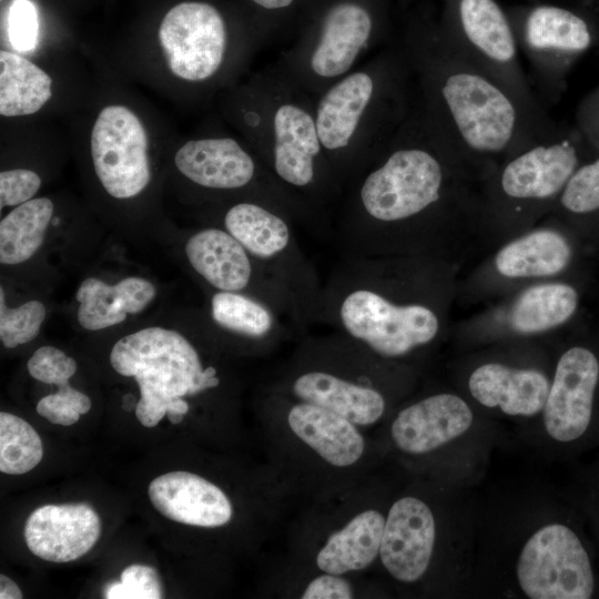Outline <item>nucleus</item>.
Listing matches in <instances>:
<instances>
[{
  "label": "nucleus",
  "mask_w": 599,
  "mask_h": 599,
  "mask_svg": "<svg viewBox=\"0 0 599 599\" xmlns=\"http://www.w3.org/2000/svg\"><path fill=\"white\" fill-rule=\"evenodd\" d=\"M467 164L417 104L380 154L344 190L335 238L341 257L388 256L456 194Z\"/></svg>",
  "instance_id": "nucleus-1"
},
{
  "label": "nucleus",
  "mask_w": 599,
  "mask_h": 599,
  "mask_svg": "<svg viewBox=\"0 0 599 599\" xmlns=\"http://www.w3.org/2000/svg\"><path fill=\"white\" fill-rule=\"evenodd\" d=\"M398 41L420 111L467 166L496 170L499 160L556 134L545 133L505 88L457 51L429 10L410 11Z\"/></svg>",
  "instance_id": "nucleus-2"
},
{
  "label": "nucleus",
  "mask_w": 599,
  "mask_h": 599,
  "mask_svg": "<svg viewBox=\"0 0 599 599\" xmlns=\"http://www.w3.org/2000/svg\"><path fill=\"white\" fill-rule=\"evenodd\" d=\"M221 110L272 175L329 225L343 187L319 140L314 98L274 63L226 89Z\"/></svg>",
  "instance_id": "nucleus-3"
},
{
  "label": "nucleus",
  "mask_w": 599,
  "mask_h": 599,
  "mask_svg": "<svg viewBox=\"0 0 599 599\" xmlns=\"http://www.w3.org/2000/svg\"><path fill=\"white\" fill-rule=\"evenodd\" d=\"M138 35L150 71L193 101L236 84L261 47L232 0H161Z\"/></svg>",
  "instance_id": "nucleus-4"
},
{
  "label": "nucleus",
  "mask_w": 599,
  "mask_h": 599,
  "mask_svg": "<svg viewBox=\"0 0 599 599\" xmlns=\"http://www.w3.org/2000/svg\"><path fill=\"white\" fill-rule=\"evenodd\" d=\"M319 140L343 187L394 138L416 105V85L397 40L314 98Z\"/></svg>",
  "instance_id": "nucleus-5"
},
{
  "label": "nucleus",
  "mask_w": 599,
  "mask_h": 599,
  "mask_svg": "<svg viewBox=\"0 0 599 599\" xmlns=\"http://www.w3.org/2000/svg\"><path fill=\"white\" fill-rule=\"evenodd\" d=\"M386 256L341 257L319 296L316 324L361 343L378 357L398 358L430 344L440 321L435 308L398 294L403 270Z\"/></svg>",
  "instance_id": "nucleus-6"
},
{
  "label": "nucleus",
  "mask_w": 599,
  "mask_h": 599,
  "mask_svg": "<svg viewBox=\"0 0 599 599\" xmlns=\"http://www.w3.org/2000/svg\"><path fill=\"white\" fill-rule=\"evenodd\" d=\"M396 0H311L276 65L315 98L365 57L393 43Z\"/></svg>",
  "instance_id": "nucleus-7"
},
{
  "label": "nucleus",
  "mask_w": 599,
  "mask_h": 599,
  "mask_svg": "<svg viewBox=\"0 0 599 599\" xmlns=\"http://www.w3.org/2000/svg\"><path fill=\"white\" fill-rule=\"evenodd\" d=\"M110 363L118 374L135 378L140 388L135 415L145 427L160 423L173 398L196 395L221 383L217 369L203 367L197 349L183 334L160 326L120 338L111 349Z\"/></svg>",
  "instance_id": "nucleus-8"
},
{
  "label": "nucleus",
  "mask_w": 599,
  "mask_h": 599,
  "mask_svg": "<svg viewBox=\"0 0 599 599\" xmlns=\"http://www.w3.org/2000/svg\"><path fill=\"white\" fill-rule=\"evenodd\" d=\"M221 227L234 236L292 298L298 333L316 324L323 282L295 235V222L258 200L215 202Z\"/></svg>",
  "instance_id": "nucleus-9"
},
{
  "label": "nucleus",
  "mask_w": 599,
  "mask_h": 599,
  "mask_svg": "<svg viewBox=\"0 0 599 599\" xmlns=\"http://www.w3.org/2000/svg\"><path fill=\"white\" fill-rule=\"evenodd\" d=\"M437 21L456 50L505 88L545 133L559 131L524 71L511 20L497 0H443Z\"/></svg>",
  "instance_id": "nucleus-10"
},
{
  "label": "nucleus",
  "mask_w": 599,
  "mask_h": 599,
  "mask_svg": "<svg viewBox=\"0 0 599 599\" xmlns=\"http://www.w3.org/2000/svg\"><path fill=\"white\" fill-rule=\"evenodd\" d=\"M85 140L94 175L110 197L133 200L148 189L158 134L138 103L114 98L100 104Z\"/></svg>",
  "instance_id": "nucleus-11"
},
{
  "label": "nucleus",
  "mask_w": 599,
  "mask_h": 599,
  "mask_svg": "<svg viewBox=\"0 0 599 599\" xmlns=\"http://www.w3.org/2000/svg\"><path fill=\"white\" fill-rule=\"evenodd\" d=\"M506 10L531 70L534 91L548 110L559 99L570 62L592 44V30L579 13L557 4L531 3Z\"/></svg>",
  "instance_id": "nucleus-12"
},
{
  "label": "nucleus",
  "mask_w": 599,
  "mask_h": 599,
  "mask_svg": "<svg viewBox=\"0 0 599 599\" xmlns=\"http://www.w3.org/2000/svg\"><path fill=\"white\" fill-rule=\"evenodd\" d=\"M192 270L215 291L240 292L257 297L277 311L298 333L291 296L246 248L221 226L191 234L184 245Z\"/></svg>",
  "instance_id": "nucleus-13"
},
{
  "label": "nucleus",
  "mask_w": 599,
  "mask_h": 599,
  "mask_svg": "<svg viewBox=\"0 0 599 599\" xmlns=\"http://www.w3.org/2000/svg\"><path fill=\"white\" fill-rule=\"evenodd\" d=\"M517 579L531 599H588L595 590L589 555L577 534L562 524L537 530L517 562Z\"/></svg>",
  "instance_id": "nucleus-14"
},
{
  "label": "nucleus",
  "mask_w": 599,
  "mask_h": 599,
  "mask_svg": "<svg viewBox=\"0 0 599 599\" xmlns=\"http://www.w3.org/2000/svg\"><path fill=\"white\" fill-rule=\"evenodd\" d=\"M579 166L577 144L559 130L504 160L494 187L504 202L544 204L560 196Z\"/></svg>",
  "instance_id": "nucleus-15"
},
{
  "label": "nucleus",
  "mask_w": 599,
  "mask_h": 599,
  "mask_svg": "<svg viewBox=\"0 0 599 599\" xmlns=\"http://www.w3.org/2000/svg\"><path fill=\"white\" fill-rule=\"evenodd\" d=\"M598 380L599 362L591 351L576 346L561 355L542 409L552 439L570 443L585 435Z\"/></svg>",
  "instance_id": "nucleus-16"
},
{
  "label": "nucleus",
  "mask_w": 599,
  "mask_h": 599,
  "mask_svg": "<svg viewBox=\"0 0 599 599\" xmlns=\"http://www.w3.org/2000/svg\"><path fill=\"white\" fill-rule=\"evenodd\" d=\"M23 535L34 556L68 562L91 550L101 535V521L88 504L44 505L29 515Z\"/></svg>",
  "instance_id": "nucleus-17"
},
{
  "label": "nucleus",
  "mask_w": 599,
  "mask_h": 599,
  "mask_svg": "<svg viewBox=\"0 0 599 599\" xmlns=\"http://www.w3.org/2000/svg\"><path fill=\"white\" fill-rule=\"evenodd\" d=\"M435 535L434 516L425 502L398 499L389 509L379 548L386 570L403 582L419 579L429 565Z\"/></svg>",
  "instance_id": "nucleus-18"
},
{
  "label": "nucleus",
  "mask_w": 599,
  "mask_h": 599,
  "mask_svg": "<svg viewBox=\"0 0 599 599\" xmlns=\"http://www.w3.org/2000/svg\"><path fill=\"white\" fill-rule=\"evenodd\" d=\"M292 393L301 400L326 408L357 425L378 420L385 410L383 394L366 374L352 377L336 370L308 368L296 375Z\"/></svg>",
  "instance_id": "nucleus-19"
},
{
  "label": "nucleus",
  "mask_w": 599,
  "mask_h": 599,
  "mask_svg": "<svg viewBox=\"0 0 599 599\" xmlns=\"http://www.w3.org/2000/svg\"><path fill=\"white\" fill-rule=\"evenodd\" d=\"M473 413L460 397L436 394L400 410L392 425L398 448L410 454L434 450L467 432Z\"/></svg>",
  "instance_id": "nucleus-20"
},
{
  "label": "nucleus",
  "mask_w": 599,
  "mask_h": 599,
  "mask_svg": "<svg viewBox=\"0 0 599 599\" xmlns=\"http://www.w3.org/2000/svg\"><path fill=\"white\" fill-rule=\"evenodd\" d=\"M148 494L160 514L181 524L219 527L232 517L226 495L209 480L189 471H171L154 478Z\"/></svg>",
  "instance_id": "nucleus-21"
},
{
  "label": "nucleus",
  "mask_w": 599,
  "mask_h": 599,
  "mask_svg": "<svg viewBox=\"0 0 599 599\" xmlns=\"http://www.w3.org/2000/svg\"><path fill=\"white\" fill-rule=\"evenodd\" d=\"M471 395L481 405L499 407L510 416H532L544 409L549 384L535 369H517L498 363L484 364L469 377Z\"/></svg>",
  "instance_id": "nucleus-22"
},
{
  "label": "nucleus",
  "mask_w": 599,
  "mask_h": 599,
  "mask_svg": "<svg viewBox=\"0 0 599 599\" xmlns=\"http://www.w3.org/2000/svg\"><path fill=\"white\" fill-rule=\"evenodd\" d=\"M287 422L295 435L327 463L346 467L359 459L364 440L348 419L311 403L292 406Z\"/></svg>",
  "instance_id": "nucleus-23"
},
{
  "label": "nucleus",
  "mask_w": 599,
  "mask_h": 599,
  "mask_svg": "<svg viewBox=\"0 0 599 599\" xmlns=\"http://www.w3.org/2000/svg\"><path fill=\"white\" fill-rule=\"evenodd\" d=\"M209 314L216 328L263 345H273L294 331L267 303L240 292L215 291L210 298Z\"/></svg>",
  "instance_id": "nucleus-24"
},
{
  "label": "nucleus",
  "mask_w": 599,
  "mask_h": 599,
  "mask_svg": "<svg viewBox=\"0 0 599 599\" xmlns=\"http://www.w3.org/2000/svg\"><path fill=\"white\" fill-rule=\"evenodd\" d=\"M50 72L21 52L0 50V114L28 118L43 111L55 94Z\"/></svg>",
  "instance_id": "nucleus-25"
},
{
  "label": "nucleus",
  "mask_w": 599,
  "mask_h": 599,
  "mask_svg": "<svg viewBox=\"0 0 599 599\" xmlns=\"http://www.w3.org/2000/svg\"><path fill=\"white\" fill-rule=\"evenodd\" d=\"M385 521L376 510L358 514L328 538L316 557L318 568L326 573L343 575L369 566L379 552Z\"/></svg>",
  "instance_id": "nucleus-26"
},
{
  "label": "nucleus",
  "mask_w": 599,
  "mask_h": 599,
  "mask_svg": "<svg viewBox=\"0 0 599 599\" xmlns=\"http://www.w3.org/2000/svg\"><path fill=\"white\" fill-rule=\"evenodd\" d=\"M570 246L552 230H538L521 236L496 255L498 272L507 277H539L561 272L569 263Z\"/></svg>",
  "instance_id": "nucleus-27"
},
{
  "label": "nucleus",
  "mask_w": 599,
  "mask_h": 599,
  "mask_svg": "<svg viewBox=\"0 0 599 599\" xmlns=\"http://www.w3.org/2000/svg\"><path fill=\"white\" fill-rule=\"evenodd\" d=\"M54 214L49 197H33L14 206L0 222V262L21 264L40 248Z\"/></svg>",
  "instance_id": "nucleus-28"
},
{
  "label": "nucleus",
  "mask_w": 599,
  "mask_h": 599,
  "mask_svg": "<svg viewBox=\"0 0 599 599\" xmlns=\"http://www.w3.org/2000/svg\"><path fill=\"white\" fill-rule=\"evenodd\" d=\"M577 303V293L568 284L536 285L517 298L509 322L519 333L545 332L565 323L575 313Z\"/></svg>",
  "instance_id": "nucleus-29"
},
{
  "label": "nucleus",
  "mask_w": 599,
  "mask_h": 599,
  "mask_svg": "<svg viewBox=\"0 0 599 599\" xmlns=\"http://www.w3.org/2000/svg\"><path fill=\"white\" fill-rule=\"evenodd\" d=\"M42 441L34 428L22 418L0 413V470L21 475L33 469L42 459Z\"/></svg>",
  "instance_id": "nucleus-30"
},
{
  "label": "nucleus",
  "mask_w": 599,
  "mask_h": 599,
  "mask_svg": "<svg viewBox=\"0 0 599 599\" xmlns=\"http://www.w3.org/2000/svg\"><path fill=\"white\" fill-rule=\"evenodd\" d=\"M256 35L261 47L296 29L311 0H232Z\"/></svg>",
  "instance_id": "nucleus-31"
},
{
  "label": "nucleus",
  "mask_w": 599,
  "mask_h": 599,
  "mask_svg": "<svg viewBox=\"0 0 599 599\" xmlns=\"http://www.w3.org/2000/svg\"><path fill=\"white\" fill-rule=\"evenodd\" d=\"M75 300L80 303L77 318L88 331H100L122 323L126 318L121 303L113 298L112 285L88 277L78 287Z\"/></svg>",
  "instance_id": "nucleus-32"
},
{
  "label": "nucleus",
  "mask_w": 599,
  "mask_h": 599,
  "mask_svg": "<svg viewBox=\"0 0 599 599\" xmlns=\"http://www.w3.org/2000/svg\"><path fill=\"white\" fill-rule=\"evenodd\" d=\"M48 4L43 0H6L1 3L2 33L14 51L22 53L35 47Z\"/></svg>",
  "instance_id": "nucleus-33"
},
{
  "label": "nucleus",
  "mask_w": 599,
  "mask_h": 599,
  "mask_svg": "<svg viewBox=\"0 0 599 599\" xmlns=\"http://www.w3.org/2000/svg\"><path fill=\"white\" fill-rule=\"evenodd\" d=\"M3 287L0 288V339L4 347L13 348L34 339L45 318L47 308L37 300L16 308L6 304Z\"/></svg>",
  "instance_id": "nucleus-34"
},
{
  "label": "nucleus",
  "mask_w": 599,
  "mask_h": 599,
  "mask_svg": "<svg viewBox=\"0 0 599 599\" xmlns=\"http://www.w3.org/2000/svg\"><path fill=\"white\" fill-rule=\"evenodd\" d=\"M559 204L573 214L599 210V159L575 171L559 196Z\"/></svg>",
  "instance_id": "nucleus-35"
},
{
  "label": "nucleus",
  "mask_w": 599,
  "mask_h": 599,
  "mask_svg": "<svg viewBox=\"0 0 599 599\" xmlns=\"http://www.w3.org/2000/svg\"><path fill=\"white\" fill-rule=\"evenodd\" d=\"M120 582L111 583L105 592L108 599H160L162 585L154 568L145 565L128 566Z\"/></svg>",
  "instance_id": "nucleus-36"
},
{
  "label": "nucleus",
  "mask_w": 599,
  "mask_h": 599,
  "mask_svg": "<svg viewBox=\"0 0 599 599\" xmlns=\"http://www.w3.org/2000/svg\"><path fill=\"white\" fill-rule=\"evenodd\" d=\"M77 362L53 346L39 347L28 361V372L34 379L59 386L75 374Z\"/></svg>",
  "instance_id": "nucleus-37"
},
{
  "label": "nucleus",
  "mask_w": 599,
  "mask_h": 599,
  "mask_svg": "<svg viewBox=\"0 0 599 599\" xmlns=\"http://www.w3.org/2000/svg\"><path fill=\"white\" fill-rule=\"evenodd\" d=\"M42 185L39 173L27 167H13L0 173V207L18 206L34 197Z\"/></svg>",
  "instance_id": "nucleus-38"
},
{
  "label": "nucleus",
  "mask_w": 599,
  "mask_h": 599,
  "mask_svg": "<svg viewBox=\"0 0 599 599\" xmlns=\"http://www.w3.org/2000/svg\"><path fill=\"white\" fill-rule=\"evenodd\" d=\"M116 298L126 314H139L155 298L156 288L149 280L129 276L112 285Z\"/></svg>",
  "instance_id": "nucleus-39"
},
{
  "label": "nucleus",
  "mask_w": 599,
  "mask_h": 599,
  "mask_svg": "<svg viewBox=\"0 0 599 599\" xmlns=\"http://www.w3.org/2000/svg\"><path fill=\"white\" fill-rule=\"evenodd\" d=\"M303 599H349L353 598L351 585L338 575L326 573L315 578L307 586Z\"/></svg>",
  "instance_id": "nucleus-40"
},
{
  "label": "nucleus",
  "mask_w": 599,
  "mask_h": 599,
  "mask_svg": "<svg viewBox=\"0 0 599 599\" xmlns=\"http://www.w3.org/2000/svg\"><path fill=\"white\" fill-rule=\"evenodd\" d=\"M37 413L50 423L63 426L75 424L80 418V414L59 392L42 397L37 404Z\"/></svg>",
  "instance_id": "nucleus-41"
},
{
  "label": "nucleus",
  "mask_w": 599,
  "mask_h": 599,
  "mask_svg": "<svg viewBox=\"0 0 599 599\" xmlns=\"http://www.w3.org/2000/svg\"><path fill=\"white\" fill-rule=\"evenodd\" d=\"M58 392L62 394L69 404L80 414H87L91 409V399L85 394L72 388L69 382L58 386Z\"/></svg>",
  "instance_id": "nucleus-42"
},
{
  "label": "nucleus",
  "mask_w": 599,
  "mask_h": 599,
  "mask_svg": "<svg viewBox=\"0 0 599 599\" xmlns=\"http://www.w3.org/2000/svg\"><path fill=\"white\" fill-rule=\"evenodd\" d=\"M0 598L1 599H21L22 592L18 585L9 577L0 576Z\"/></svg>",
  "instance_id": "nucleus-43"
},
{
  "label": "nucleus",
  "mask_w": 599,
  "mask_h": 599,
  "mask_svg": "<svg viewBox=\"0 0 599 599\" xmlns=\"http://www.w3.org/2000/svg\"><path fill=\"white\" fill-rule=\"evenodd\" d=\"M189 404L182 397L173 398L166 407V412L172 410L185 415L189 412Z\"/></svg>",
  "instance_id": "nucleus-44"
},
{
  "label": "nucleus",
  "mask_w": 599,
  "mask_h": 599,
  "mask_svg": "<svg viewBox=\"0 0 599 599\" xmlns=\"http://www.w3.org/2000/svg\"><path fill=\"white\" fill-rule=\"evenodd\" d=\"M45 1L47 3H49L51 7H53L54 4H59L61 7H65V6H75V4H82L84 3L87 0H43Z\"/></svg>",
  "instance_id": "nucleus-45"
},
{
  "label": "nucleus",
  "mask_w": 599,
  "mask_h": 599,
  "mask_svg": "<svg viewBox=\"0 0 599 599\" xmlns=\"http://www.w3.org/2000/svg\"><path fill=\"white\" fill-rule=\"evenodd\" d=\"M166 416H167V419L170 420V423L179 424V423L182 422L184 415H182L180 413H176V412L169 410V412H166Z\"/></svg>",
  "instance_id": "nucleus-46"
},
{
  "label": "nucleus",
  "mask_w": 599,
  "mask_h": 599,
  "mask_svg": "<svg viewBox=\"0 0 599 599\" xmlns=\"http://www.w3.org/2000/svg\"><path fill=\"white\" fill-rule=\"evenodd\" d=\"M397 1V6L403 10L405 11L409 3L412 2V0H396Z\"/></svg>",
  "instance_id": "nucleus-47"
}]
</instances>
